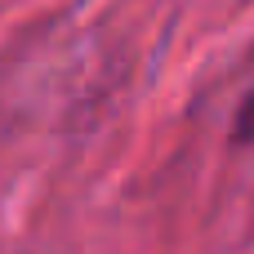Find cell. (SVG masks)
I'll return each mask as SVG.
<instances>
[{"instance_id":"1","label":"cell","mask_w":254,"mask_h":254,"mask_svg":"<svg viewBox=\"0 0 254 254\" xmlns=\"http://www.w3.org/2000/svg\"><path fill=\"white\" fill-rule=\"evenodd\" d=\"M232 143H237V147L254 143V89L241 98V107H237V116H232Z\"/></svg>"}]
</instances>
